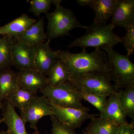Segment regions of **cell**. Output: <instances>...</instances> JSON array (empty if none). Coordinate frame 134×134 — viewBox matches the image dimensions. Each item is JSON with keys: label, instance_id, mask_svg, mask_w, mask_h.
Instances as JSON below:
<instances>
[{"label": "cell", "instance_id": "5b68a950", "mask_svg": "<svg viewBox=\"0 0 134 134\" xmlns=\"http://www.w3.org/2000/svg\"><path fill=\"white\" fill-rule=\"evenodd\" d=\"M40 92L48 100L61 107L86 108L82 103L78 90L69 81L57 86L48 85Z\"/></svg>", "mask_w": 134, "mask_h": 134}, {"label": "cell", "instance_id": "1f68e13d", "mask_svg": "<svg viewBox=\"0 0 134 134\" xmlns=\"http://www.w3.org/2000/svg\"><path fill=\"white\" fill-rule=\"evenodd\" d=\"M0 134H10L8 132L7 130V131H2L0 132Z\"/></svg>", "mask_w": 134, "mask_h": 134}, {"label": "cell", "instance_id": "83f0119b", "mask_svg": "<svg viewBox=\"0 0 134 134\" xmlns=\"http://www.w3.org/2000/svg\"><path fill=\"white\" fill-rule=\"evenodd\" d=\"M115 134H134V122L119 125Z\"/></svg>", "mask_w": 134, "mask_h": 134}, {"label": "cell", "instance_id": "7402d4cb", "mask_svg": "<svg viewBox=\"0 0 134 134\" xmlns=\"http://www.w3.org/2000/svg\"><path fill=\"white\" fill-rule=\"evenodd\" d=\"M15 42L9 36H3L0 38V70L9 69L13 65L12 50Z\"/></svg>", "mask_w": 134, "mask_h": 134}, {"label": "cell", "instance_id": "7a4b0ae2", "mask_svg": "<svg viewBox=\"0 0 134 134\" xmlns=\"http://www.w3.org/2000/svg\"><path fill=\"white\" fill-rule=\"evenodd\" d=\"M115 29L112 25L99 24L93 23L87 26L86 33L76 38L69 47H77L83 48L93 47L95 49L104 50L105 48H113L121 43L120 37L114 32Z\"/></svg>", "mask_w": 134, "mask_h": 134}, {"label": "cell", "instance_id": "277c9868", "mask_svg": "<svg viewBox=\"0 0 134 134\" xmlns=\"http://www.w3.org/2000/svg\"><path fill=\"white\" fill-rule=\"evenodd\" d=\"M61 1L54 0L55 9L53 12L46 14L47 20V38L50 40L68 35L72 30L76 28L86 29L77 20L72 10L61 5Z\"/></svg>", "mask_w": 134, "mask_h": 134}, {"label": "cell", "instance_id": "4316f807", "mask_svg": "<svg viewBox=\"0 0 134 134\" xmlns=\"http://www.w3.org/2000/svg\"><path fill=\"white\" fill-rule=\"evenodd\" d=\"M50 117L52 122L51 134H76L74 129L60 122L54 115Z\"/></svg>", "mask_w": 134, "mask_h": 134}, {"label": "cell", "instance_id": "f1b7e54d", "mask_svg": "<svg viewBox=\"0 0 134 134\" xmlns=\"http://www.w3.org/2000/svg\"><path fill=\"white\" fill-rule=\"evenodd\" d=\"M91 0H77L76 2L81 6H89Z\"/></svg>", "mask_w": 134, "mask_h": 134}, {"label": "cell", "instance_id": "6da1fadb", "mask_svg": "<svg viewBox=\"0 0 134 134\" xmlns=\"http://www.w3.org/2000/svg\"><path fill=\"white\" fill-rule=\"evenodd\" d=\"M55 53L56 59L62 60L66 66L70 80L91 73L109 75L107 55L102 50L95 49L92 52L88 53L85 48H83L81 52L77 53L61 50L55 51Z\"/></svg>", "mask_w": 134, "mask_h": 134}, {"label": "cell", "instance_id": "f546056e", "mask_svg": "<svg viewBox=\"0 0 134 134\" xmlns=\"http://www.w3.org/2000/svg\"><path fill=\"white\" fill-rule=\"evenodd\" d=\"M32 134H40V132H39L37 128L36 129H34V132Z\"/></svg>", "mask_w": 134, "mask_h": 134}, {"label": "cell", "instance_id": "2e32d148", "mask_svg": "<svg viewBox=\"0 0 134 134\" xmlns=\"http://www.w3.org/2000/svg\"><path fill=\"white\" fill-rule=\"evenodd\" d=\"M118 0H91L89 6L95 13L94 23L107 24L112 16Z\"/></svg>", "mask_w": 134, "mask_h": 134}, {"label": "cell", "instance_id": "836d02e7", "mask_svg": "<svg viewBox=\"0 0 134 134\" xmlns=\"http://www.w3.org/2000/svg\"><path fill=\"white\" fill-rule=\"evenodd\" d=\"M3 122V121L2 118H0V125Z\"/></svg>", "mask_w": 134, "mask_h": 134}, {"label": "cell", "instance_id": "52a82bcc", "mask_svg": "<svg viewBox=\"0 0 134 134\" xmlns=\"http://www.w3.org/2000/svg\"><path fill=\"white\" fill-rule=\"evenodd\" d=\"M48 100L54 115L60 122L74 129L80 127L86 120L96 117L89 113L88 108L61 107Z\"/></svg>", "mask_w": 134, "mask_h": 134}, {"label": "cell", "instance_id": "ac0fdd59", "mask_svg": "<svg viewBox=\"0 0 134 134\" xmlns=\"http://www.w3.org/2000/svg\"><path fill=\"white\" fill-rule=\"evenodd\" d=\"M18 86L17 72L9 69L0 70V97L2 101L7 99Z\"/></svg>", "mask_w": 134, "mask_h": 134}, {"label": "cell", "instance_id": "603a6c76", "mask_svg": "<svg viewBox=\"0 0 134 134\" xmlns=\"http://www.w3.org/2000/svg\"><path fill=\"white\" fill-rule=\"evenodd\" d=\"M120 100L127 117L134 121V87H129L119 91Z\"/></svg>", "mask_w": 134, "mask_h": 134}, {"label": "cell", "instance_id": "d4e9b609", "mask_svg": "<svg viewBox=\"0 0 134 134\" xmlns=\"http://www.w3.org/2000/svg\"><path fill=\"white\" fill-rule=\"evenodd\" d=\"M54 0H31L30 2V11L39 17L42 14H46L53 3Z\"/></svg>", "mask_w": 134, "mask_h": 134}, {"label": "cell", "instance_id": "44dd1931", "mask_svg": "<svg viewBox=\"0 0 134 134\" xmlns=\"http://www.w3.org/2000/svg\"><path fill=\"white\" fill-rule=\"evenodd\" d=\"M86 130L93 134H115L119 125L99 117H93Z\"/></svg>", "mask_w": 134, "mask_h": 134}, {"label": "cell", "instance_id": "e0dca14e", "mask_svg": "<svg viewBox=\"0 0 134 134\" xmlns=\"http://www.w3.org/2000/svg\"><path fill=\"white\" fill-rule=\"evenodd\" d=\"M47 36L44 30V19H40L29 27L18 41L36 47L45 42Z\"/></svg>", "mask_w": 134, "mask_h": 134}, {"label": "cell", "instance_id": "8992f818", "mask_svg": "<svg viewBox=\"0 0 134 134\" xmlns=\"http://www.w3.org/2000/svg\"><path fill=\"white\" fill-rule=\"evenodd\" d=\"M69 82L78 90L96 93L107 98L118 91L109 75L93 73L83 75Z\"/></svg>", "mask_w": 134, "mask_h": 134}, {"label": "cell", "instance_id": "7c38bea8", "mask_svg": "<svg viewBox=\"0 0 134 134\" xmlns=\"http://www.w3.org/2000/svg\"><path fill=\"white\" fill-rule=\"evenodd\" d=\"M18 86L37 92L48 85L47 77L34 69L17 72Z\"/></svg>", "mask_w": 134, "mask_h": 134}, {"label": "cell", "instance_id": "cb8c5ba5", "mask_svg": "<svg viewBox=\"0 0 134 134\" xmlns=\"http://www.w3.org/2000/svg\"><path fill=\"white\" fill-rule=\"evenodd\" d=\"M78 92L82 100L88 102L96 107L99 111L100 114L103 112L106 105L107 98L88 92L79 90Z\"/></svg>", "mask_w": 134, "mask_h": 134}, {"label": "cell", "instance_id": "ffe728a7", "mask_svg": "<svg viewBox=\"0 0 134 134\" xmlns=\"http://www.w3.org/2000/svg\"><path fill=\"white\" fill-rule=\"evenodd\" d=\"M48 85L57 86L69 81L70 76L64 62L57 59L47 75Z\"/></svg>", "mask_w": 134, "mask_h": 134}, {"label": "cell", "instance_id": "ba28073f", "mask_svg": "<svg viewBox=\"0 0 134 134\" xmlns=\"http://www.w3.org/2000/svg\"><path fill=\"white\" fill-rule=\"evenodd\" d=\"M20 111V116L25 123H29L31 127L34 130L37 128V124L41 119L54 115L49 100L43 96H36L26 108Z\"/></svg>", "mask_w": 134, "mask_h": 134}, {"label": "cell", "instance_id": "30bf717a", "mask_svg": "<svg viewBox=\"0 0 134 134\" xmlns=\"http://www.w3.org/2000/svg\"><path fill=\"white\" fill-rule=\"evenodd\" d=\"M110 24L115 28L122 27L126 30L134 25V0H118Z\"/></svg>", "mask_w": 134, "mask_h": 134}, {"label": "cell", "instance_id": "3957f363", "mask_svg": "<svg viewBox=\"0 0 134 134\" xmlns=\"http://www.w3.org/2000/svg\"><path fill=\"white\" fill-rule=\"evenodd\" d=\"M103 50L107 55L109 76L117 91L134 87V64L130 56L121 54L113 48Z\"/></svg>", "mask_w": 134, "mask_h": 134}, {"label": "cell", "instance_id": "d6a6232c", "mask_svg": "<svg viewBox=\"0 0 134 134\" xmlns=\"http://www.w3.org/2000/svg\"><path fill=\"white\" fill-rule=\"evenodd\" d=\"M83 134H93L90 133V132H89L88 131H87V130H85L83 131Z\"/></svg>", "mask_w": 134, "mask_h": 134}, {"label": "cell", "instance_id": "5bb4252c", "mask_svg": "<svg viewBox=\"0 0 134 134\" xmlns=\"http://www.w3.org/2000/svg\"><path fill=\"white\" fill-rule=\"evenodd\" d=\"M99 117L119 125L128 123L126 114L120 101L119 91L107 98L105 108L103 112L100 114Z\"/></svg>", "mask_w": 134, "mask_h": 134}, {"label": "cell", "instance_id": "9a60e30c", "mask_svg": "<svg viewBox=\"0 0 134 134\" xmlns=\"http://www.w3.org/2000/svg\"><path fill=\"white\" fill-rule=\"evenodd\" d=\"M36 22V19L24 14L0 27V35L9 36L19 40L26 30Z\"/></svg>", "mask_w": 134, "mask_h": 134}, {"label": "cell", "instance_id": "4fadbf2b", "mask_svg": "<svg viewBox=\"0 0 134 134\" xmlns=\"http://www.w3.org/2000/svg\"><path fill=\"white\" fill-rule=\"evenodd\" d=\"M5 100L2 119L8 127V132L10 134H29L25 127L26 124L18 114L15 107L8 99Z\"/></svg>", "mask_w": 134, "mask_h": 134}, {"label": "cell", "instance_id": "4dcf8cb0", "mask_svg": "<svg viewBox=\"0 0 134 134\" xmlns=\"http://www.w3.org/2000/svg\"><path fill=\"white\" fill-rule=\"evenodd\" d=\"M3 107V103H2V100L0 97V109H2Z\"/></svg>", "mask_w": 134, "mask_h": 134}, {"label": "cell", "instance_id": "d6986e66", "mask_svg": "<svg viewBox=\"0 0 134 134\" xmlns=\"http://www.w3.org/2000/svg\"><path fill=\"white\" fill-rule=\"evenodd\" d=\"M37 96V92L18 86L10 93L7 99L20 111L26 108Z\"/></svg>", "mask_w": 134, "mask_h": 134}, {"label": "cell", "instance_id": "8fae6325", "mask_svg": "<svg viewBox=\"0 0 134 134\" xmlns=\"http://www.w3.org/2000/svg\"><path fill=\"white\" fill-rule=\"evenodd\" d=\"M50 40L35 47L34 69L45 76H47L57 59L55 51L50 46Z\"/></svg>", "mask_w": 134, "mask_h": 134}, {"label": "cell", "instance_id": "9c48e42d", "mask_svg": "<svg viewBox=\"0 0 134 134\" xmlns=\"http://www.w3.org/2000/svg\"><path fill=\"white\" fill-rule=\"evenodd\" d=\"M35 53V47L17 40L12 50L13 65L19 70L34 69Z\"/></svg>", "mask_w": 134, "mask_h": 134}, {"label": "cell", "instance_id": "484cf974", "mask_svg": "<svg viewBox=\"0 0 134 134\" xmlns=\"http://www.w3.org/2000/svg\"><path fill=\"white\" fill-rule=\"evenodd\" d=\"M127 31L126 35L120 38L121 43L126 50L127 55L130 56L134 52V24L130 26Z\"/></svg>", "mask_w": 134, "mask_h": 134}]
</instances>
